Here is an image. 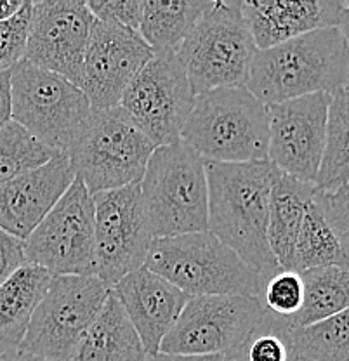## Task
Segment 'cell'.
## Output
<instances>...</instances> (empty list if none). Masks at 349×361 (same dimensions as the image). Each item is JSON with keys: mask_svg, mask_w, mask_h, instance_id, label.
Listing matches in <instances>:
<instances>
[{"mask_svg": "<svg viewBox=\"0 0 349 361\" xmlns=\"http://www.w3.org/2000/svg\"><path fill=\"white\" fill-rule=\"evenodd\" d=\"M209 231L268 280L280 271L268 242L269 198L278 169L269 160L217 164L205 160Z\"/></svg>", "mask_w": 349, "mask_h": 361, "instance_id": "6da1fadb", "label": "cell"}, {"mask_svg": "<svg viewBox=\"0 0 349 361\" xmlns=\"http://www.w3.org/2000/svg\"><path fill=\"white\" fill-rule=\"evenodd\" d=\"M247 89L266 106L349 90V45L332 26L257 51Z\"/></svg>", "mask_w": 349, "mask_h": 361, "instance_id": "7a4b0ae2", "label": "cell"}, {"mask_svg": "<svg viewBox=\"0 0 349 361\" xmlns=\"http://www.w3.org/2000/svg\"><path fill=\"white\" fill-rule=\"evenodd\" d=\"M140 184L153 240L207 231L205 160L183 139L155 148Z\"/></svg>", "mask_w": 349, "mask_h": 361, "instance_id": "3957f363", "label": "cell"}, {"mask_svg": "<svg viewBox=\"0 0 349 361\" xmlns=\"http://www.w3.org/2000/svg\"><path fill=\"white\" fill-rule=\"evenodd\" d=\"M181 139L204 160H268V106L249 89H214L195 97Z\"/></svg>", "mask_w": 349, "mask_h": 361, "instance_id": "277c9868", "label": "cell"}, {"mask_svg": "<svg viewBox=\"0 0 349 361\" xmlns=\"http://www.w3.org/2000/svg\"><path fill=\"white\" fill-rule=\"evenodd\" d=\"M146 268L190 297L262 295L266 278L209 231L155 238Z\"/></svg>", "mask_w": 349, "mask_h": 361, "instance_id": "5b68a950", "label": "cell"}, {"mask_svg": "<svg viewBox=\"0 0 349 361\" xmlns=\"http://www.w3.org/2000/svg\"><path fill=\"white\" fill-rule=\"evenodd\" d=\"M153 142L120 106L92 110L66 149L75 178L92 195L141 183Z\"/></svg>", "mask_w": 349, "mask_h": 361, "instance_id": "8992f818", "label": "cell"}, {"mask_svg": "<svg viewBox=\"0 0 349 361\" xmlns=\"http://www.w3.org/2000/svg\"><path fill=\"white\" fill-rule=\"evenodd\" d=\"M256 42L240 2L217 0L179 47L195 96L214 89H245L256 58Z\"/></svg>", "mask_w": 349, "mask_h": 361, "instance_id": "52a82bcc", "label": "cell"}, {"mask_svg": "<svg viewBox=\"0 0 349 361\" xmlns=\"http://www.w3.org/2000/svg\"><path fill=\"white\" fill-rule=\"evenodd\" d=\"M99 276H52L20 349L51 361H71L110 297Z\"/></svg>", "mask_w": 349, "mask_h": 361, "instance_id": "ba28073f", "label": "cell"}, {"mask_svg": "<svg viewBox=\"0 0 349 361\" xmlns=\"http://www.w3.org/2000/svg\"><path fill=\"white\" fill-rule=\"evenodd\" d=\"M262 295L191 297L160 351L179 356H226L240 351L264 319Z\"/></svg>", "mask_w": 349, "mask_h": 361, "instance_id": "9c48e42d", "label": "cell"}, {"mask_svg": "<svg viewBox=\"0 0 349 361\" xmlns=\"http://www.w3.org/2000/svg\"><path fill=\"white\" fill-rule=\"evenodd\" d=\"M11 92L14 122L59 153L70 148L92 111L80 87L25 59L11 70Z\"/></svg>", "mask_w": 349, "mask_h": 361, "instance_id": "30bf717a", "label": "cell"}, {"mask_svg": "<svg viewBox=\"0 0 349 361\" xmlns=\"http://www.w3.org/2000/svg\"><path fill=\"white\" fill-rule=\"evenodd\" d=\"M94 223L92 193L82 179L75 178L66 193L25 240L26 262L47 269L52 276L96 274Z\"/></svg>", "mask_w": 349, "mask_h": 361, "instance_id": "8fae6325", "label": "cell"}, {"mask_svg": "<svg viewBox=\"0 0 349 361\" xmlns=\"http://www.w3.org/2000/svg\"><path fill=\"white\" fill-rule=\"evenodd\" d=\"M195 97L178 52H155L125 89L120 108L160 148L181 141Z\"/></svg>", "mask_w": 349, "mask_h": 361, "instance_id": "7c38bea8", "label": "cell"}, {"mask_svg": "<svg viewBox=\"0 0 349 361\" xmlns=\"http://www.w3.org/2000/svg\"><path fill=\"white\" fill-rule=\"evenodd\" d=\"M92 197L96 209V276L114 287L123 276L146 264L153 242L142 205L141 184L101 191Z\"/></svg>", "mask_w": 349, "mask_h": 361, "instance_id": "4fadbf2b", "label": "cell"}, {"mask_svg": "<svg viewBox=\"0 0 349 361\" xmlns=\"http://www.w3.org/2000/svg\"><path fill=\"white\" fill-rule=\"evenodd\" d=\"M332 94H310L268 106V160L283 174L314 184L324 158Z\"/></svg>", "mask_w": 349, "mask_h": 361, "instance_id": "5bb4252c", "label": "cell"}, {"mask_svg": "<svg viewBox=\"0 0 349 361\" xmlns=\"http://www.w3.org/2000/svg\"><path fill=\"white\" fill-rule=\"evenodd\" d=\"M94 21L84 0L33 2L25 61L80 87Z\"/></svg>", "mask_w": 349, "mask_h": 361, "instance_id": "9a60e30c", "label": "cell"}, {"mask_svg": "<svg viewBox=\"0 0 349 361\" xmlns=\"http://www.w3.org/2000/svg\"><path fill=\"white\" fill-rule=\"evenodd\" d=\"M153 56L155 51L134 30L94 21L80 84L91 110L120 106L125 89Z\"/></svg>", "mask_w": 349, "mask_h": 361, "instance_id": "2e32d148", "label": "cell"}, {"mask_svg": "<svg viewBox=\"0 0 349 361\" xmlns=\"http://www.w3.org/2000/svg\"><path fill=\"white\" fill-rule=\"evenodd\" d=\"M73 179L68 157L58 153L47 164L0 184V229L25 242Z\"/></svg>", "mask_w": 349, "mask_h": 361, "instance_id": "e0dca14e", "label": "cell"}, {"mask_svg": "<svg viewBox=\"0 0 349 361\" xmlns=\"http://www.w3.org/2000/svg\"><path fill=\"white\" fill-rule=\"evenodd\" d=\"M111 292L136 329L148 356L160 351L165 336L171 332L191 299L146 266L116 281Z\"/></svg>", "mask_w": 349, "mask_h": 361, "instance_id": "ac0fdd59", "label": "cell"}, {"mask_svg": "<svg viewBox=\"0 0 349 361\" xmlns=\"http://www.w3.org/2000/svg\"><path fill=\"white\" fill-rule=\"evenodd\" d=\"M240 11L257 51L339 25L343 2L336 0H243Z\"/></svg>", "mask_w": 349, "mask_h": 361, "instance_id": "d6986e66", "label": "cell"}, {"mask_svg": "<svg viewBox=\"0 0 349 361\" xmlns=\"http://www.w3.org/2000/svg\"><path fill=\"white\" fill-rule=\"evenodd\" d=\"M51 280L47 269L26 262L0 285V356L20 348Z\"/></svg>", "mask_w": 349, "mask_h": 361, "instance_id": "ffe728a7", "label": "cell"}, {"mask_svg": "<svg viewBox=\"0 0 349 361\" xmlns=\"http://www.w3.org/2000/svg\"><path fill=\"white\" fill-rule=\"evenodd\" d=\"M317 186L278 172L269 198L268 242L281 269H292L294 248Z\"/></svg>", "mask_w": 349, "mask_h": 361, "instance_id": "44dd1931", "label": "cell"}, {"mask_svg": "<svg viewBox=\"0 0 349 361\" xmlns=\"http://www.w3.org/2000/svg\"><path fill=\"white\" fill-rule=\"evenodd\" d=\"M148 353L118 299L110 293L71 361H146Z\"/></svg>", "mask_w": 349, "mask_h": 361, "instance_id": "7402d4cb", "label": "cell"}, {"mask_svg": "<svg viewBox=\"0 0 349 361\" xmlns=\"http://www.w3.org/2000/svg\"><path fill=\"white\" fill-rule=\"evenodd\" d=\"M212 4L207 0H146L140 35L155 52H178Z\"/></svg>", "mask_w": 349, "mask_h": 361, "instance_id": "603a6c76", "label": "cell"}, {"mask_svg": "<svg viewBox=\"0 0 349 361\" xmlns=\"http://www.w3.org/2000/svg\"><path fill=\"white\" fill-rule=\"evenodd\" d=\"M304 304L294 318L285 319L288 330L302 329L349 310V262L301 273Z\"/></svg>", "mask_w": 349, "mask_h": 361, "instance_id": "cb8c5ba5", "label": "cell"}, {"mask_svg": "<svg viewBox=\"0 0 349 361\" xmlns=\"http://www.w3.org/2000/svg\"><path fill=\"white\" fill-rule=\"evenodd\" d=\"M349 184V90L332 94L326 120V139L314 186L318 191H336Z\"/></svg>", "mask_w": 349, "mask_h": 361, "instance_id": "d4e9b609", "label": "cell"}, {"mask_svg": "<svg viewBox=\"0 0 349 361\" xmlns=\"http://www.w3.org/2000/svg\"><path fill=\"white\" fill-rule=\"evenodd\" d=\"M346 262H349V257L344 254L325 214L313 198V202L307 207L298 242H295L292 269L302 273L307 269L346 264Z\"/></svg>", "mask_w": 349, "mask_h": 361, "instance_id": "484cf974", "label": "cell"}, {"mask_svg": "<svg viewBox=\"0 0 349 361\" xmlns=\"http://www.w3.org/2000/svg\"><path fill=\"white\" fill-rule=\"evenodd\" d=\"M292 356L304 361H349V310L288 334Z\"/></svg>", "mask_w": 349, "mask_h": 361, "instance_id": "4316f807", "label": "cell"}, {"mask_svg": "<svg viewBox=\"0 0 349 361\" xmlns=\"http://www.w3.org/2000/svg\"><path fill=\"white\" fill-rule=\"evenodd\" d=\"M58 153L11 120L0 129V184L47 164Z\"/></svg>", "mask_w": 349, "mask_h": 361, "instance_id": "83f0119b", "label": "cell"}, {"mask_svg": "<svg viewBox=\"0 0 349 361\" xmlns=\"http://www.w3.org/2000/svg\"><path fill=\"white\" fill-rule=\"evenodd\" d=\"M269 313L280 318H294L302 310L304 281L301 273L294 269H280L266 280L262 292Z\"/></svg>", "mask_w": 349, "mask_h": 361, "instance_id": "f1b7e54d", "label": "cell"}, {"mask_svg": "<svg viewBox=\"0 0 349 361\" xmlns=\"http://www.w3.org/2000/svg\"><path fill=\"white\" fill-rule=\"evenodd\" d=\"M290 330L283 318L266 313L252 338L247 342L245 353L249 361H290L292 349L288 342Z\"/></svg>", "mask_w": 349, "mask_h": 361, "instance_id": "f546056e", "label": "cell"}, {"mask_svg": "<svg viewBox=\"0 0 349 361\" xmlns=\"http://www.w3.org/2000/svg\"><path fill=\"white\" fill-rule=\"evenodd\" d=\"M33 2L25 0L23 7L9 20L0 21V71L13 70L26 54Z\"/></svg>", "mask_w": 349, "mask_h": 361, "instance_id": "4dcf8cb0", "label": "cell"}, {"mask_svg": "<svg viewBox=\"0 0 349 361\" xmlns=\"http://www.w3.org/2000/svg\"><path fill=\"white\" fill-rule=\"evenodd\" d=\"M314 200L336 233L344 254L349 257V184L336 191H318Z\"/></svg>", "mask_w": 349, "mask_h": 361, "instance_id": "1f68e13d", "label": "cell"}, {"mask_svg": "<svg viewBox=\"0 0 349 361\" xmlns=\"http://www.w3.org/2000/svg\"><path fill=\"white\" fill-rule=\"evenodd\" d=\"M87 7L97 21L116 23L140 33L142 0H91Z\"/></svg>", "mask_w": 349, "mask_h": 361, "instance_id": "d6a6232c", "label": "cell"}, {"mask_svg": "<svg viewBox=\"0 0 349 361\" xmlns=\"http://www.w3.org/2000/svg\"><path fill=\"white\" fill-rule=\"evenodd\" d=\"M26 264L25 242L0 229V285Z\"/></svg>", "mask_w": 349, "mask_h": 361, "instance_id": "836d02e7", "label": "cell"}, {"mask_svg": "<svg viewBox=\"0 0 349 361\" xmlns=\"http://www.w3.org/2000/svg\"><path fill=\"white\" fill-rule=\"evenodd\" d=\"M13 120V92L11 70L0 71V129Z\"/></svg>", "mask_w": 349, "mask_h": 361, "instance_id": "e575fe53", "label": "cell"}, {"mask_svg": "<svg viewBox=\"0 0 349 361\" xmlns=\"http://www.w3.org/2000/svg\"><path fill=\"white\" fill-rule=\"evenodd\" d=\"M223 356H179V355H165L157 353L146 358V361H221Z\"/></svg>", "mask_w": 349, "mask_h": 361, "instance_id": "d590c367", "label": "cell"}, {"mask_svg": "<svg viewBox=\"0 0 349 361\" xmlns=\"http://www.w3.org/2000/svg\"><path fill=\"white\" fill-rule=\"evenodd\" d=\"M25 0H0V21L9 20L23 7Z\"/></svg>", "mask_w": 349, "mask_h": 361, "instance_id": "8d00e7d4", "label": "cell"}, {"mask_svg": "<svg viewBox=\"0 0 349 361\" xmlns=\"http://www.w3.org/2000/svg\"><path fill=\"white\" fill-rule=\"evenodd\" d=\"M0 361H51L46 358H40V356L30 355V353L23 351V349H13V351L6 353L4 356H0Z\"/></svg>", "mask_w": 349, "mask_h": 361, "instance_id": "74e56055", "label": "cell"}, {"mask_svg": "<svg viewBox=\"0 0 349 361\" xmlns=\"http://www.w3.org/2000/svg\"><path fill=\"white\" fill-rule=\"evenodd\" d=\"M337 28L341 30L344 40H346L349 45V2H343V11H341L339 25H337Z\"/></svg>", "mask_w": 349, "mask_h": 361, "instance_id": "f35d334b", "label": "cell"}, {"mask_svg": "<svg viewBox=\"0 0 349 361\" xmlns=\"http://www.w3.org/2000/svg\"><path fill=\"white\" fill-rule=\"evenodd\" d=\"M221 361H249V360H247L245 348H243V349H240V351L231 353V355L223 356V360H221Z\"/></svg>", "mask_w": 349, "mask_h": 361, "instance_id": "ab89813d", "label": "cell"}, {"mask_svg": "<svg viewBox=\"0 0 349 361\" xmlns=\"http://www.w3.org/2000/svg\"><path fill=\"white\" fill-rule=\"evenodd\" d=\"M290 361H304V360H301V358H295V356H292Z\"/></svg>", "mask_w": 349, "mask_h": 361, "instance_id": "60d3db41", "label": "cell"}]
</instances>
